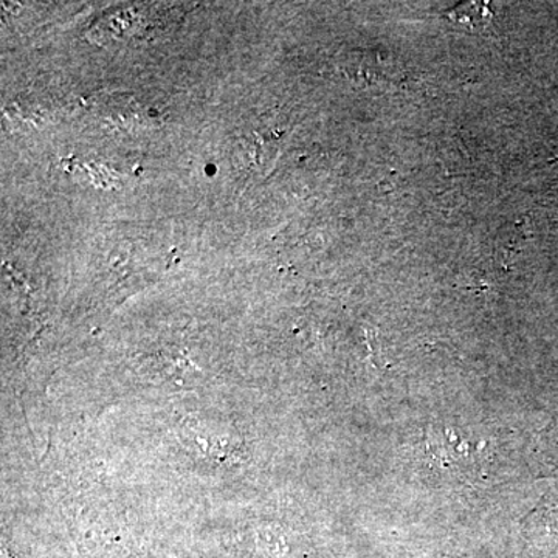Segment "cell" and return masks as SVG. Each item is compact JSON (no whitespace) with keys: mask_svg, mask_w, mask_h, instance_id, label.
<instances>
[{"mask_svg":"<svg viewBox=\"0 0 558 558\" xmlns=\"http://www.w3.org/2000/svg\"><path fill=\"white\" fill-rule=\"evenodd\" d=\"M451 21L457 24L468 25L470 28H478L490 21L492 14L483 3L470 2L459 5L450 13Z\"/></svg>","mask_w":558,"mask_h":558,"instance_id":"1","label":"cell"}]
</instances>
